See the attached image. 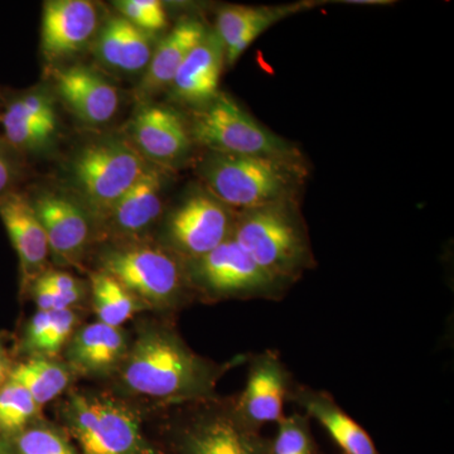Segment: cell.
Segmentation results:
<instances>
[{
  "label": "cell",
  "mask_w": 454,
  "mask_h": 454,
  "mask_svg": "<svg viewBox=\"0 0 454 454\" xmlns=\"http://www.w3.org/2000/svg\"><path fill=\"white\" fill-rule=\"evenodd\" d=\"M136 319L127 356L107 389L148 411L219 396L217 385L236 361L219 364L197 354L178 333L173 317Z\"/></svg>",
  "instance_id": "1"
},
{
  "label": "cell",
  "mask_w": 454,
  "mask_h": 454,
  "mask_svg": "<svg viewBox=\"0 0 454 454\" xmlns=\"http://www.w3.org/2000/svg\"><path fill=\"white\" fill-rule=\"evenodd\" d=\"M57 402V422L80 454H168L145 434L148 409L107 387H74Z\"/></svg>",
  "instance_id": "2"
},
{
  "label": "cell",
  "mask_w": 454,
  "mask_h": 454,
  "mask_svg": "<svg viewBox=\"0 0 454 454\" xmlns=\"http://www.w3.org/2000/svg\"><path fill=\"white\" fill-rule=\"evenodd\" d=\"M97 270L119 280L151 315L175 317L195 300L186 262L164 245L116 240L98 254Z\"/></svg>",
  "instance_id": "3"
},
{
  "label": "cell",
  "mask_w": 454,
  "mask_h": 454,
  "mask_svg": "<svg viewBox=\"0 0 454 454\" xmlns=\"http://www.w3.org/2000/svg\"><path fill=\"white\" fill-rule=\"evenodd\" d=\"M160 446L168 454H269L270 439L247 426L234 397H212L173 406Z\"/></svg>",
  "instance_id": "4"
},
{
  "label": "cell",
  "mask_w": 454,
  "mask_h": 454,
  "mask_svg": "<svg viewBox=\"0 0 454 454\" xmlns=\"http://www.w3.org/2000/svg\"><path fill=\"white\" fill-rule=\"evenodd\" d=\"M232 239L278 282H294L312 262L309 239L284 203L243 212Z\"/></svg>",
  "instance_id": "5"
},
{
  "label": "cell",
  "mask_w": 454,
  "mask_h": 454,
  "mask_svg": "<svg viewBox=\"0 0 454 454\" xmlns=\"http://www.w3.org/2000/svg\"><path fill=\"white\" fill-rule=\"evenodd\" d=\"M298 167L276 158L215 154L203 177L217 201L247 212L283 203L295 186Z\"/></svg>",
  "instance_id": "6"
},
{
  "label": "cell",
  "mask_w": 454,
  "mask_h": 454,
  "mask_svg": "<svg viewBox=\"0 0 454 454\" xmlns=\"http://www.w3.org/2000/svg\"><path fill=\"white\" fill-rule=\"evenodd\" d=\"M191 136L216 154L265 157L298 162L297 148L260 125L226 94L193 115Z\"/></svg>",
  "instance_id": "7"
},
{
  "label": "cell",
  "mask_w": 454,
  "mask_h": 454,
  "mask_svg": "<svg viewBox=\"0 0 454 454\" xmlns=\"http://www.w3.org/2000/svg\"><path fill=\"white\" fill-rule=\"evenodd\" d=\"M186 269L195 300H277L288 288L265 273L232 238L202 258L186 262Z\"/></svg>",
  "instance_id": "8"
},
{
  "label": "cell",
  "mask_w": 454,
  "mask_h": 454,
  "mask_svg": "<svg viewBox=\"0 0 454 454\" xmlns=\"http://www.w3.org/2000/svg\"><path fill=\"white\" fill-rule=\"evenodd\" d=\"M148 168L138 151L122 142L85 146L73 163L74 184L98 219L106 221L114 206Z\"/></svg>",
  "instance_id": "9"
},
{
  "label": "cell",
  "mask_w": 454,
  "mask_h": 454,
  "mask_svg": "<svg viewBox=\"0 0 454 454\" xmlns=\"http://www.w3.org/2000/svg\"><path fill=\"white\" fill-rule=\"evenodd\" d=\"M235 221L230 208L215 197H190L169 216L166 247L184 262H193L229 240Z\"/></svg>",
  "instance_id": "10"
},
{
  "label": "cell",
  "mask_w": 454,
  "mask_h": 454,
  "mask_svg": "<svg viewBox=\"0 0 454 454\" xmlns=\"http://www.w3.org/2000/svg\"><path fill=\"white\" fill-rule=\"evenodd\" d=\"M294 385L291 372L277 351L260 352L249 360L247 385L234 396L235 408L241 419L254 429L265 424L279 423L284 403Z\"/></svg>",
  "instance_id": "11"
},
{
  "label": "cell",
  "mask_w": 454,
  "mask_h": 454,
  "mask_svg": "<svg viewBox=\"0 0 454 454\" xmlns=\"http://www.w3.org/2000/svg\"><path fill=\"white\" fill-rule=\"evenodd\" d=\"M130 331L94 321L74 331L62 358L79 380H112L127 356Z\"/></svg>",
  "instance_id": "12"
},
{
  "label": "cell",
  "mask_w": 454,
  "mask_h": 454,
  "mask_svg": "<svg viewBox=\"0 0 454 454\" xmlns=\"http://www.w3.org/2000/svg\"><path fill=\"white\" fill-rule=\"evenodd\" d=\"M32 205L56 264L82 269L91 241V225L85 210L73 200L55 193H43L32 200Z\"/></svg>",
  "instance_id": "13"
},
{
  "label": "cell",
  "mask_w": 454,
  "mask_h": 454,
  "mask_svg": "<svg viewBox=\"0 0 454 454\" xmlns=\"http://www.w3.org/2000/svg\"><path fill=\"white\" fill-rule=\"evenodd\" d=\"M0 220L20 260V294L25 297L31 284L50 269L46 232L31 200L14 190L0 196Z\"/></svg>",
  "instance_id": "14"
},
{
  "label": "cell",
  "mask_w": 454,
  "mask_h": 454,
  "mask_svg": "<svg viewBox=\"0 0 454 454\" xmlns=\"http://www.w3.org/2000/svg\"><path fill=\"white\" fill-rule=\"evenodd\" d=\"M3 139L14 152L44 148L55 137L57 115L52 98L41 91L12 97L0 114Z\"/></svg>",
  "instance_id": "15"
},
{
  "label": "cell",
  "mask_w": 454,
  "mask_h": 454,
  "mask_svg": "<svg viewBox=\"0 0 454 454\" xmlns=\"http://www.w3.org/2000/svg\"><path fill=\"white\" fill-rule=\"evenodd\" d=\"M98 23L97 7L88 0L47 2L42 16V50L51 59L73 55L91 40Z\"/></svg>",
  "instance_id": "16"
},
{
  "label": "cell",
  "mask_w": 454,
  "mask_h": 454,
  "mask_svg": "<svg viewBox=\"0 0 454 454\" xmlns=\"http://www.w3.org/2000/svg\"><path fill=\"white\" fill-rule=\"evenodd\" d=\"M288 400L301 409L309 419L321 424L342 454H380L369 433L352 419L327 391L294 382Z\"/></svg>",
  "instance_id": "17"
},
{
  "label": "cell",
  "mask_w": 454,
  "mask_h": 454,
  "mask_svg": "<svg viewBox=\"0 0 454 454\" xmlns=\"http://www.w3.org/2000/svg\"><path fill=\"white\" fill-rule=\"evenodd\" d=\"M55 83L66 106L82 121L104 124L118 112V90L90 68L74 66L56 71Z\"/></svg>",
  "instance_id": "18"
},
{
  "label": "cell",
  "mask_w": 454,
  "mask_h": 454,
  "mask_svg": "<svg viewBox=\"0 0 454 454\" xmlns=\"http://www.w3.org/2000/svg\"><path fill=\"white\" fill-rule=\"evenodd\" d=\"M131 137L139 152L160 163L175 162L186 154L191 145L184 119L162 106L140 107L131 122Z\"/></svg>",
  "instance_id": "19"
},
{
  "label": "cell",
  "mask_w": 454,
  "mask_h": 454,
  "mask_svg": "<svg viewBox=\"0 0 454 454\" xmlns=\"http://www.w3.org/2000/svg\"><path fill=\"white\" fill-rule=\"evenodd\" d=\"M85 309L37 310L18 331L13 351L16 360L61 357L74 331L83 324Z\"/></svg>",
  "instance_id": "20"
},
{
  "label": "cell",
  "mask_w": 454,
  "mask_h": 454,
  "mask_svg": "<svg viewBox=\"0 0 454 454\" xmlns=\"http://www.w3.org/2000/svg\"><path fill=\"white\" fill-rule=\"evenodd\" d=\"M162 173L148 167L106 217L110 232L118 240H131L148 231L162 214Z\"/></svg>",
  "instance_id": "21"
},
{
  "label": "cell",
  "mask_w": 454,
  "mask_h": 454,
  "mask_svg": "<svg viewBox=\"0 0 454 454\" xmlns=\"http://www.w3.org/2000/svg\"><path fill=\"white\" fill-rule=\"evenodd\" d=\"M225 49L216 35H206L201 43L191 51L173 79L172 91L184 103L206 106L219 92Z\"/></svg>",
  "instance_id": "22"
},
{
  "label": "cell",
  "mask_w": 454,
  "mask_h": 454,
  "mask_svg": "<svg viewBox=\"0 0 454 454\" xmlns=\"http://www.w3.org/2000/svg\"><path fill=\"white\" fill-rule=\"evenodd\" d=\"M206 35L207 31L199 20H181L155 49L140 82V92L153 94L170 85L191 51L201 43Z\"/></svg>",
  "instance_id": "23"
},
{
  "label": "cell",
  "mask_w": 454,
  "mask_h": 454,
  "mask_svg": "<svg viewBox=\"0 0 454 454\" xmlns=\"http://www.w3.org/2000/svg\"><path fill=\"white\" fill-rule=\"evenodd\" d=\"M97 52L109 67L139 73L148 67L153 56L151 35L121 16L114 17L98 33Z\"/></svg>",
  "instance_id": "24"
},
{
  "label": "cell",
  "mask_w": 454,
  "mask_h": 454,
  "mask_svg": "<svg viewBox=\"0 0 454 454\" xmlns=\"http://www.w3.org/2000/svg\"><path fill=\"white\" fill-rule=\"evenodd\" d=\"M11 379L25 387L42 409L61 399L79 381L62 357L16 360Z\"/></svg>",
  "instance_id": "25"
},
{
  "label": "cell",
  "mask_w": 454,
  "mask_h": 454,
  "mask_svg": "<svg viewBox=\"0 0 454 454\" xmlns=\"http://www.w3.org/2000/svg\"><path fill=\"white\" fill-rule=\"evenodd\" d=\"M89 301L97 321L113 327H125L128 322L146 313L145 307L133 293L101 270L90 273Z\"/></svg>",
  "instance_id": "26"
},
{
  "label": "cell",
  "mask_w": 454,
  "mask_h": 454,
  "mask_svg": "<svg viewBox=\"0 0 454 454\" xmlns=\"http://www.w3.org/2000/svg\"><path fill=\"white\" fill-rule=\"evenodd\" d=\"M37 310L86 309L89 301V283L64 269L50 268L27 289Z\"/></svg>",
  "instance_id": "27"
},
{
  "label": "cell",
  "mask_w": 454,
  "mask_h": 454,
  "mask_svg": "<svg viewBox=\"0 0 454 454\" xmlns=\"http://www.w3.org/2000/svg\"><path fill=\"white\" fill-rule=\"evenodd\" d=\"M43 409L20 382L9 378L0 387V438L11 441L41 419Z\"/></svg>",
  "instance_id": "28"
},
{
  "label": "cell",
  "mask_w": 454,
  "mask_h": 454,
  "mask_svg": "<svg viewBox=\"0 0 454 454\" xmlns=\"http://www.w3.org/2000/svg\"><path fill=\"white\" fill-rule=\"evenodd\" d=\"M13 454H80L67 430L46 417L8 441Z\"/></svg>",
  "instance_id": "29"
},
{
  "label": "cell",
  "mask_w": 454,
  "mask_h": 454,
  "mask_svg": "<svg viewBox=\"0 0 454 454\" xmlns=\"http://www.w3.org/2000/svg\"><path fill=\"white\" fill-rule=\"evenodd\" d=\"M309 420L303 413L286 415L278 423L276 437L270 439L269 454H319Z\"/></svg>",
  "instance_id": "30"
},
{
  "label": "cell",
  "mask_w": 454,
  "mask_h": 454,
  "mask_svg": "<svg viewBox=\"0 0 454 454\" xmlns=\"http://www.w3.org/2000/svg\"><path fill=\"white\" fill-rule=\"evenodd\" d=\"M269 7L229 5L221 9L217 16L216 35L225 51L231 47L250 27L267 14Z\"/></svg>",
  "instance_id": "31"
},
{
  "label": "cell",
  "mask_w": 454,
  "mask_h": 454,
  "mask_svg": "<svg viewBox=\"0 0 454 454\" xmlns=\"http://www.w3.org/2000/svg\"><path fill=\"white\" fill-rule=\"evenodd\" d=\"M121 17L146 33L160 31L167 26V13L158 0H124L116 4Z\"/></svg>",
  "instance_id": "32"
},
{
  "label": "cell",
  "mask_w": 454,
  "mask_h": 454,
  "mask_svg": "<svg viewBox=\"0 0 454 454\" xmlns=\"http://www.w3.org/2000/svg\"><path fill=\"white\" fill-rule=\"evenodd\" d=\"M304 5L301 4L286 5V7H269L267 14H265L262 20H259L255 25L250 27L231 47H229V49L225 51L227 64L234 65L235 62L240 59V56L243 55L245 51L249 49L262 33L267 31L268 28H270L271 26L276 25V23L279 22L283 18L291 16V14L301 11Z\"/></svg>",
  "instance_id": "33"
},
{
  "label": "cell",
  "mask_w": 454,
  "mask_h": 454,
  "mask_svg": "<svg viewBox=\"0 0 454 454\" xmlns=\"http://www.w3.org/2000/svg\"><path fill=\"white\" fill-rule=\"evenodd\" d=\"M13 152L4 139H0V196L13 191L18 179V166Z\"/></svg>",
  "instance_id": "34"
},
{
  "label": "cell",
  "mask_w": 454,
  "mask_h": 454,
  "mask_svg": "<svg viewBox=\"0 0 454 454\" xmlns=\"http://www.w3.org/2000/svg\"><path fill=\"white\" fill-rule=\"evenodd\" d=\"M8 339L4 333H0V387L11 378L16 358L12 348L8 346Z\"/></svg>",
  "instance_id": "35"
},
{
  "label": "cell",
  "mask_w": 454,
  "mask_h": 454,
  "mask_svg": "<svg viewBox=\"0 0 454 454\" xmlns=\"http://www.w3.org/2000/svg\"><path fill=\"white\" fill-rule=\"evenodd\" d=\"M0 454H13L8 442L2 438H0Z\"/></svg>",
  "instance_id": "36"
}]
</instances>
